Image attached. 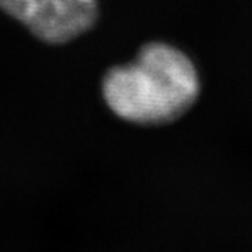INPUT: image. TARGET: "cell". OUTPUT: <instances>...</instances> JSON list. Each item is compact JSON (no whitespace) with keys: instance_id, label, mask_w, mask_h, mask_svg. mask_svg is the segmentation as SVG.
Returning <instances> with one entry per match:
<instances>
[{"instance_id":"obj_2","label":"cell","mask_w":252,"mask_h":252,"mask_svg":"<svg viewBox=\"0 0 252 252\" xmlns=\"http://www.w3.org/2000/svg\"><path fill=\"white\" fill-rule=\"evenodd\" d=\"M0 10L17 20L39 41L62 45L98 21L97 0H0Z\"/></svg>"},{"instance_id":"obj_1","label":"cell","mask_w":252,"mask_h":252,"mask_svg":"<svg viewBox=\"0 0 252 252\" xmlns=\"http://www.w3.org/2000/svg\"><path fill=\"white\" fill-rule=\"evenodd\" d=\"M101 91L108 108L136 125H164L182 117L200 93L193 62L165 42L143 45L133 61L112 66Z\"/></svg>"}]
</instances>
